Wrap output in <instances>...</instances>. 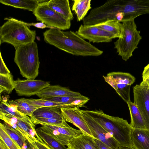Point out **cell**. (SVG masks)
Listing matches in <instances>:
<instances>
[{"label":"cell","mask_w":149,"mask_h":149,"mask_svg":"<svg viewBox=\"0 0 149 149\" xmlns=\"http://www.w3.org/2000/svg\"><path fill=\"white\" fill-rule=\"evenodd\" d=\"M0 27V44L9 43L15 49L19 47L34 42L35 30L30 29L27 23L9 17Z\"/></svg>","instance_id":"3957f363"},{"label":"cell","mask_w":149,"mask_h":149,"mask_svg":"<svg viewBox=\"0 0 149 149\" xmlns=\"http://www.w3.org/2000/svg\"><path fill=\"white\" fill-rule=\"evenodd\" d=\"M0 139L4 142L9 149H20L16 143L0 126Z\"/></svg>","instance_id":"836d02e7"},{"label":"cell","mask_w":149,"mask_h":149,"mask_svg":"<svg viewBox=\"0 0 149 149\" xmlns=\"http://www.w3.org/2000/svg\"><path fill=\"white\" fill-rule=\"evenodd\" d=\"M61 109V114L65 121L73 124L83 133L93 137L81 109L78 108H63Z\"/></svg>","instance_id":"4fadbf2b"},{"label":"cell","mask_w":149,"mask_h":149,"mask_svg":"<svg viewBox=\"0 0 149 149\" xmlns=\"http://www.w3.org/2000/svg\"><path fill=\"white\" fill-rule=\"evenodd\" d=\"M40 99H45L59 96L80 97L83 95L79 92L71 91L59 85H49L36 95Z\"/></svg>","instance_id":"5bb4252c"},{"label":"cell","mask_w":149,"mask_h":149,"mask_svg":"<svg viewBox=\"0 0 149 149\" xmlns=\"http://www.w3.org/2000/svg\"><path fill=\"white\" fill-rule=\"evenodd\" d=\"M127 103L130 110L131 117L130 124L132 127L133 128L146 129L142 116L135 104L131 101Z\"/></svg>","instance_id":"cb8c5ba5"},{"label":"cell","mask_w":149,"mask_h":149,"mask_svg":"<svg viewBox=\"0 0 149 149\" xmlns=\"http://www.w3.org/2000/svg\"><path fill=\"white\" fill-rule=\"evenodd\" d=\"M0 74L3 75H8L10 73V72L8 69L5 64L0 52Z\"/></svg>","instance_id":"e575fe53"},{"label":"cell","mask_w":149,"mask_h":149,"mask_svg":"<svg viewBox=\"0 0 149 149\" xmlns=\"http://www.w3.org/2000/svg\"><path fill=\"white\" fill-rule=\"evenodd\" d=\"M72 10L74 11L77 21H80L85 17L88 10L91 8V0H74Z\"/></svg>","instance_id":"d4e9b609"},{"label":"cell","mask_w":149,"mask_h":149,"mask_svg":"<svg viewBox=\"0 0 149 149\" xmlns=\"http://www.w3.org/2000/svg\"><path fill=\"white\" fill-rule=\"evenodd\" d=\"M118 149H134L132 148L126 147H120Z\"/></svg>","instance_id":"b9f144b4"},{"label":"cell","mask_w":149,"mask_h":149,"mask_svg":"<svg viewBox=\"0 0 149 149\" xmlns=\"http://www.w3.org/2000/svg\"><path fill=\"white\" fill-rule=\"evenodd\" d=\"M11 101L15 104L17 110L22 113L31 116L33 113L37 109L38 107L26 102L20 99L11 100Z\"/></svg>","instance_id":"4dcf8cb0"},{"label":"cell","mask_w":149,"mask_h":149,"mask_svg":"<svg viewBox=\"0 0 149 149\" xmlns=\"http://www.w3.org/2000/svg\"><path fill=\"white\" fill-rule=\"evenodd\" d=\"M131 85L125 84H117L115 90L123 100L127 103L131 101L130 91Z\"/></svg>","instance_id":"d6a6232c"},{"label":"cell","mask_w":149,"mask_h":149,"mask_svg":"<svg viewBox=\"0 0 149 149\" xmlns=\"http://www.w3.org/2000/svg\"><path fill=\"white\" fill-rule=\"evenodd\" d=\"M0 149H9L4 142L0 139Z\"/></svg>","instance_id":"ab89813d"},{"label":"cell","mask_w":149,"mask_h":149,"mask_svg":"<svg viewBox=\"0 0 149 149\" xmlns=\"http://www.w3.org/2000/svg\"><path fill=\"white\" fill-rule=\"evenodd\" d=\"M81 111L93 137L100 140L113 149H118L120 147L119 143L112 135L84 110H81Z\"/></svg>","instance_id":"ba28073f"},{"label":"cell","mask_w":149,"mask_h":149,"mask_svg":"<svg viewBox=\"0 0 149 149\" xmlns=\"http://www.w3.org/2000/svg\"><path fill=\"white\" fill-rule=\"evenodd\" d=\"M33 142L39 149H52L44 142L41 138L38 139L37 138Z\"/></svg>","instance_id":"8d00e7d4"},{"label":"cell","mask_w":149,"mask_h":149,"mask_svg":"<svg viewBox=\"0 0 149 149\" xmlns=\"http://www.w3.org/2000/svg\"><path fill=\"white\" fill-rule=\"evenodd\" d=\"M134 103L144 120L146 129L149 130V85L142 81L133 88Z\"/></svg>","instance_id":"52a82bcc"},{"label":"cell","mask_w":149,"mask_h":149,"mask_svg":"<svg viewBox=\"0 0 149 149\" xmlns=\"http://www.w3.org/2000/svg\"><path fill=\"white\" fill-rule=\"evenodd\" d=\"M20 99L38 108L43 107L49 106L55 107L60 109L66 108L65 106L61 103L45 100L41 99H36L22 98Z\"/></svg>","instance_id":"f1b7e54d"},{"label":"cell","mask_w":149,"mask_h":149,"mask_svg":"<svg viewBox=\"0 0 149 149\" xmlns=\"http://www.w3.org/2000/svg\"><path fill=\"white\" fill-rule=\"evenodd\" d=\"M43 36L46 43L73 55L98 56L103 52L71 31L50 29Z\"/></svg>","instance_id":"6da1fadb"},{"label":"cell","mask_w":149,"mask_h":149,"mask_svg":"<svg viewBox=\"0 0 149 149\" xmlns=\"http://www.w3.org/2000/svg\"><path fill=\"white\" fill-rule=\"evenodd\" d=\"M28 25L29 26H33L37 28L40 29H43L46 27H48L50 29H52L50 27L47 26L45 24L42 22L34 23H32L31 24L28 23Z\"/></svg>","instance_id":"f35d334b"},{"label":"cell","mask_w":149,"mask_h":149,"mask_svg":"<svg viewBox=\"0 0 149 149\" xmlns=\"http://www.w3.org/2000/svg\"><path fill=\"white\" fill-rule=\"evenodd\" d=\"M43 100L61 103L65 106L66 108H79L87 103L89 99L83 95L80 97L59 96Z\"/></svg>","instance_id":"ac0fdd59"},{"label":"cell","mask_w":149,"mask_h":149,"mask_svg":"<svg viewBox=\"0 0 149 149\" xmlns=\"http://www.w3.org/2000/svg\"><path fill=\"white\" fill-rule=\"evenodd\" d=\"M29 146L26 149H39L36 145L34 142L29 143Z\"/></svg>","instance_id":"60d3db41"},{"label":"cell","mask_w":149,"mask_h":149,"mask_svg":"<svg viewBox=\"0 0 149 149\" xmlns=\"http://www.w3.org/2000/svg\"><path fill=\"white\" fill-rule=\"evenodd\" d=\"M94 25L101 29L113 33L116 38H122L123 37L122 24L116 20H107Z\"/></svg>","instance_id":"603a6c76"},{"label":"cell","mask_w":149,"mask_h":149,"mask_svg":"<svg viewBox=\"0 0 149 149\" xmlns=\"http://www.w3.org/2000/svg\"><path fill=\"white\" fill-rule=\"evenodd\" d=\"M30 118L32 123L35 125L40 124L42 125L46 124L62 126L67 123L65 120H61L51 118L35 117L32 116H30Z\"/></svg>","instance_id":"1f68e13d"},{"label":"cell","mask_w":149,"mask_h":149,"mask_svg":"<svg viewBox=\"0 0 149 149\" xmlns=\"http://www.w3.org/2000/svg\"><path fill=\"white\" fill-rule=\"evenodd\" d=\"M0 126L16 143L20 149H24L27 140L23 136L5 122L3 123H0Z\"/></svg>","instance_id":"484cf974"},{"label":"cell","mask_w":149,"mask_h":149,"mask_svg":"<svg viewBox=\"0 0 149 149\" xmlns=\"http://www.w3.org/2000/svg\"><path fill=\"white\" fill-rule=\"evenodd\" d=\"M40 127L65 146H67L69 140L83 133L80 130L73 128L67 123L62 126L43 124Z\"/></svg>","instance_id":"9c48e42d"},{"label":"cell","mask_w":149,"mask_h":149,"mask_svg":"<svg viewBox=\"0 0 149 149\" xmlns=\"http://www.w3.org/2000/svg\"><path fill=\"white\" fill-rule=\"evenodd\" d=\"M120 8L124 13V19L149 13V0H118Z\"/></svg>","instance_id":"7c38bea8"},{"label":"cell","mask_w":149,"mask_h":149,"mask_svg":"<svg viewBox=\"0 0 149 149\" xmlns=\"http://www.w3.org/2000/svg\"><path fill=\"white\" fill-rule=\"evenodd\" d=\"M14 89V80L11 73L8 75L0 74V92L11 93Z\"/></svg>","instance_id":"f546056e"},{"label":"cell","mask_w":149,"mask_h":149,"mask_svg":"<svg viewBox=\"0 0 149 149\" xmlns=\"http://www.w3.org/2000/svg\"><path fill=\"white\" fill-rule=\"evenodd\" d=\"M94 140L98 149H113L100 140L94 138Z\"/></svg>","instance_id":"74e56055"},{"label":"cell","mask_w":149,"mask_h":149,"mask_svg":"<svg viewBox=\"0 0 149 149\" xmlns=\"http://www.w3.org/2000/svg\"><path fill=\"white\" fill-rule=\"evenodd\" d=\"M0 113L14 116L24 122L31 124H33L30 118L20 112L17 109L16 105L11 100H1Z\"/></svg>","instance_id":"ffe728a7"},{"label":"cell","mask_w":149,"mask_h":149,"mask_svg":"<svg viewBox=\"0 0 149 149\" xmlns=\"http://www.w3.org/2000/svg\"><path fill=\"white\" fill-rule=\"evenodd\" d=\"M105 81L114 89L117 84L131 85L135 81V77L130 73L122 72H112L103 76Z\"/></svg>","instance_id":"2e32d148"},{"label":"cell","mask_w":149,"mask_h":149,"mask_svg":"<svg viewBox=\"0 0 149 149\" xmlns=\"http://www.w3.org/2000/svg\"><path fill=\"white\" fill-rule=\"evenodd\" d=\"M76 33L84 39L93 43L108 42L116 38L113 33L101 29L95 25H81Z\"/></svg>","instance_id":"30bf717a"},{"label":"cell","mask_w":149,"mask_h":149,"mask_svg":"<svg viewBox=\"0 0 149 149\" xmlns=\"http://www.w3.org/2000/svg\"><path fill=\"white\" fill-rule=\"evenodd\" d=\"M66 146L68 149H98L94 138L83 133L69 140Z\"/></svg>","instance_id":"e0dca14e"},{"label":"cell","mask_w":149,"mask_h":149,"mask_svg":"<svg viewBox=\"0 0 149 149\" xmlns=\"http://www.w3.org/2000/svg\"><path fill=\"white\" fill-rule=\"evenodd\" d=\"M48 6L66 19L71 21L74 18L68 0H50L47 2Z\"/></svg>","instance_id":"d6986e66"},{"label":"cell","mask_w":149,"mask_h":149,"mask_svg":"<svg viewBox=\"0 0 149 149\" xmlns=\"http://www.w3.org/2000/svg\"><path fill=\"white\" fill-rule=\"evenodd\" d=\"M134 19L131 17L122 21L123 37L114 42V48L116 49L117 52L125 61L132 56L133 52L138 48V45L142 38L140 31L137 29Z\"/></svg>","instance_id":"5b68a950"},{"label":"cell","mask_w":149,"mask_h":149,"mask_svg":"<svg viewBox=\"0 0 149 149\" xmlns=\"http://www.w3.org/2000/svg\"><path fill=\"white\" fill-rule=\"evenodd\" d=\"M0 118L21 134L29 143L34 141L24 131L18 126L16 123L17 118L11 115L0 113Z\"/></svg>","instance_id":"83f0119b"},{"label":"cell","mask_w":149,"mask_h":149,"mask_svg":"<svg viewBox=\"0 0 149 149\" xmlns=\"http://www.w3.org/2000/svg\"><path fill=\"white\" fill-rule=\"evenodd\" d=\"M37 134L52 149H68L57 140L42 130L40 127L36 129Z\"/></svg>","instance_id":"4316f807"},{"label":"cell","mask_w":149,"mask_h":149,"mask_svg":"<svg viewBox=\"0 0 149 149\" xmlns=\"http://www.w3.org/2000/svg\"><path fill=\"white\" fill-rule=\"evenodd\" d=\"M14 89L19 96L29 97L36 95L50 85L48 81L39 80H22L18 78L14 80Z\"/></svg>","instance_id":"8fae6325"},{"label":"cell","mask_w":149,"mask_h":149,"mask_svg":"<svg viewBox=\"0 0 149 149\" xmlns=\"http://www.w3.org/2000/svg\"><path fill=\"white\" fill-rule=\"evenodd\" d=\"M84 111L112 135L120 147L132 148L131 139L132 128L127 120L109 116L101 110Z\"/></svg>","instance_id":"7a4b0ae2"},{"label":"cell","mask_w":149,"mask_h":149,"mask_svg":"<svg viewBox=\"0 0 149 149\" xmlns=\"http://www.w3.org/2000/svg\"><path fill=\"white\" fill-rule=\"evenodd\" d=\"M46 0H0V2L5 5L23 9L33 12L38 4Z\"/></svg>","instance_id":"7402d4cb"},{"label":"cell","mask_w":149,"mask_h":149,"mask_svg":"<svg viewBox=\"0 0 149 149\" xmlns=\"http://www.w3.org/2000/svg\"><path fill=\"white\" fill-rule=\"evenodd\" d=\"M15 49L14 61L21 74L27 79H35L38 75L40 64L36 43L34 41Z\"/></svg>","instance_id":"277c9868"},{"label":"cell","mask_w":149,"mask_h":149,"mask_svg":"<svg viewBox=\"0 0 149 149\" xmlns=\"http://www.w3.org/2000/svg\"><path fill=\"white\" fill-rule=\"evenodd\" d=\"M131 139L134 149H149V130L132 128Z\"/></svg>","instance_id":"9a60e30c"},{"label":"cell","mask_w":149,"mask_h":149,"mask_svg":"<svg viewBox=\"0 0 149 149\" xmlns=\"http://www.w3.org/2000/svg\"><path fill=\"white\" fill-rule=\"evenodd\" d=\"M31 116L61 120H64L61 114V109L53 106L45 107L38 108L33 113Z\"/></svg>","instance_id":"44dd1931"},{"label":"cell","mask_w":149,"mask_h":149,"mask_svg":"<svg viewBox=\"0 0 149 149\" xmlns=\"http://www.w3.org/2000/svg\"><path fill=\"white\" fill-rule=\"evenodd\" d=\"M48 1L40 3L33 12L36 20L52 29L62 30L69 29L71 26V21L49 7L47 4Z\"/></svg>","instance_id":"8992f818"},{"label":"cell","mask_w":149,"mask_h":149,"mask_svg":"<svg viewBox=\"0 0 149 149\" xmlns=\"http://www.w3.org/2000/svg\"><path fill=\"white\" fill-rule=\"evenodd\" d=\"M142 81L149 85V63L144 68L142 74Z\"/></svg>","instance_id":"d590c367"}]
</instances>
